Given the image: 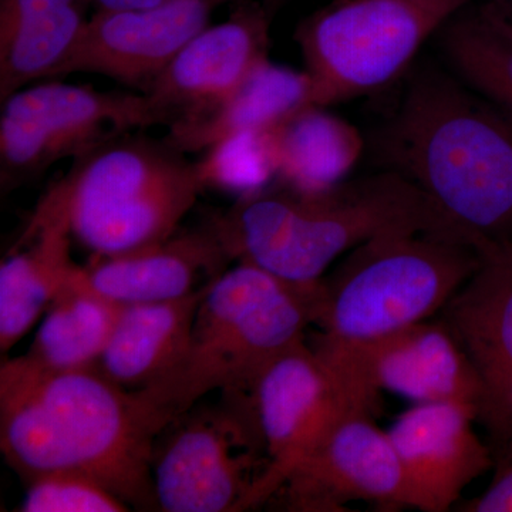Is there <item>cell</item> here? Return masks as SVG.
<instances>
[{"instance_id":"cell-25","label":"cell","mask_w":512,"mask_h":512,"mask_svg":"<svg viewBox=\"0 0 512 512\" xmlns=\"http://www.w3.org/2000/svg\"><path fill=\"white\" fill-rule=\"evenodd\" d=\"M90 5H70L19 26L0 39V101L26 84L52 76L86 23Z\"/></svg>"},{"instance_id":"cell-20","label":"cell","mask_w":512,"mask_h":512,"mask_svg":"<svg viewBox=\"0 0 512 512\" xmlns=\"http://www.w3.org/2000/svg\"><path fill=\"white\" fill-rule=\"evenodd\" d=\"M0 448L25 483L60 470H83L25 356L0 366Z\"/></svg>"},{"instance_id":"cell-9","label":"cell","mask_w":512,"mask_h":512,"mask_svg":"<svg viewBox=\"0 0 512 512\" xmlns=\"http://www.w3.org/2000/svg\"><path fill=\"white\" fill-rule=\"evenodd\" d=\"M228 394L224 406L187 412L168 426L173 430L153 458L158 510H249L259 480L252 444L262 437L249 393Z\"/></svg>"},{"instance_id":"cell-2","label":"cell","mask_w":512,"mask_h":512,"mask_svg":"<svg viewBox=\"0 0 512 512\" xmlns=\"http://www.w3.org/2000/svg\"><path fill=\"white\" fill-rule=\"evenodd\" d=\"M392 170L477 239L512 241V113L440 70L414 74L383 130Z\"/></svg>"},{"instance_id":"cell-11","label":"cell","mask_w":512,"mask_h":512,"mask_svg":"<svg viewBox=\"0 0 512 512\" xmlns=\"http://www.w3.org/2000/svg\"><path fill=\"white\" fill-rule=\"evenodd\" d=\"M373 410L382 392L420 403H457L480 419L484 387L443 319L424 320L372 342L313 346Z\"/></svg>"},{"instance_id":"cell-3","label":"cell","mask_w":512,"mask_h":512,"mask_svg":"<svg viewBox=\"0 0 512 512\" xmlns=\"http://www.w3.org/2000/svg\"><path fill=\"white\" fill-rule=\"evenodd\" d=\"M320 281L296 285L238 262L208 285L177 365L154 386L136 392L163 433L215 390L249 393L271 360L305 340L315 325Z\"/></svg>"},{"instance_id":"cell-27","label":"cell","mask_w":512,"mask_h":512,"mask_svg":"<svg viewBox=\"0 0 512 512\" xmlns=\"http://www.w3.org/2000/svg\"><path fill=\"white\" fill-rule=\"evenodd\" d=\"M22 512H124L130 507L84 470H60L29 481Z\"/></svg>"},{"instance_id":"cell-21","label":"cell","mask_w":512,"mask_h":512,"mask_svg":"<svg viewBox=\"0 0 512 512\" xmlns=\"http://www.w3.org/2000/svg\"><path fill=\"white\" fill-rule=\"evenodd\" d=\"M63 222L25 229L0 265V352L8 353L46 313L76 264Z\"/></svg>"},{"instance_id":"cell-24","label":"cell","mask_w":512,"mask_h":512,"mask_svg":"<svg viewBox=\"0 0 512 512\" xmlns=\"http://www.w3.org/2000/svg\"><path fill=\"white\" fill-rule=\"evenodd\" d=\"M440 49L458 79L512 113V22L494 2L444 23Z\"/></svg>"},{"instance_id":"cell-19","label":"cell","mask_w":512,"mask_h":512,"mask_svg":"<svg viewBox=\"0 0 512 512\" xmlns=\"http://www.w3.org/2000/svg\"><path fill=\"white\" fill-rule=\"evenodd\" d=\"M208 285L175 301L124 306L94 367L130 392L160 382L187 348Z\"/></svg>"},{"instance_id":"cell-16","label":"cell","mask_w":512,"mask_h":512,"mask_svg":"<svg viewBox=\"0 0 512 512\" xmlns=\"http://www.w3.org/2000/svg\"><path fill=\"white\" fill-rule=\"evenodd\" d=\"M474 421L477 416L470 407L420 403L387 430L416 510H450L468 485L495 466L493 448L478 437Z\"/></svg>"},{"instance_id":"cell-12","label":"cell","mask_w":512,"mask_h":512,"mask_svg":"<svg viewBox=\"0 0 512 512\" xmlns=\"http://www.w3.org/2000/svg\"><path fill=\"white\" fill-rule=\"evenodd\" d=\"M372 416L363 407L349 410L296 464L279 490L289 510L336 512L357 500L416 510L396 447Z\"/></svg>"},{"instance_id":"cell-6","label":"cell","mask_w":512,"mask_h":512,"mask_svg":"<svg viewBox=\"0 0 512 512\" xmlns=\"http://www.w3.org/2000/svg\"><path fill=\"white\" fill-rule=\"evenodd\" d=\"M474 0H338L303 20L295 40L313 107L396 80L433 33Z\"/></svg>"},{"instance_id":"cell-30","label":"cell","mask_w":512,"mask_h":512,"mask_svg":"<svg viewBox=\"0 0 512 512\" xmlns=\"http://www.w3.org/2000/svg\"><path fill=\"white\" fill-rule=\"evenodd\" d=\"M167 0H92L97 10H133L154 8Z\"/></svg>"},{"instance_id":"cell-8","label":"cell","mask_w":512,"mask_h":512,"mask_svg":"<svg viewBox=\"0 0 512 512\" xmlns=\"http://www.w3.org/2000/svg\"><path fill=\"white\" fill-rule=\"evenodd\" d=\"M35 367L43 399L83 470L99 478L128 507L158 510L153 458L160 431L137 393L111 382L96 367L69 372Z\"/></svg>"},{"instance_id":"cell-14","label":"cell","mask_w":512,"mask_h":512,"mask_svg":"<svg viewBox=\"0 0 512 512\" xmlns=\"http://www.w3.org/2000/svg\"><path fill=\"white\" fill-rule=\"evenodd\" d=\"M211 0H167L147 9L97 10L52 76L94 73L146 93L210 22Z\"/></svg>"},{"instance_id":"cell-28","label":"cell","mask_w":512,"mask_h":512,"mask_svg":"<svg viewBox=\"0 0 512 512\" xmlns=\"http://www.w3.org/2000/svg\"><path fill=\"white\" fill-rule=\"evenodd\" d=\"M70 5H92V0H0V39L30 20Z\"/></svg>"},{"instance_id":"cell-5","label":"cell","mask_w":512,"mask_h":512,"mask_svg":"<svg viewBox=\"0 0 512 512\" xmlns=\"http://www.w3.org/2000/svg\"><path fill=\"white\" fill-rule=\"evenodd\" d=\"M474 245L433 234L382 235L320 281L313 346L372 342L441 313L480 266Z\"/></svg>"},{"instance_id":"cell-26","label":"cell","mask_w":512,"mask_h":512,"mask_svg":"<svg viewBox=\"0 0 512 512\" xmlns=\"http://www.w3.org/2000/svg\"><path fill=\"white\" fill-rule=\"evenodd\" d=\"M205 187L220 185L244 194L262 190L276 177L269 130L232 138L212 147L198 161Z\"/></svg>"},{"instance_id":"cell-7","label":"cell","mask_w":512,"mask_h":512,"mask_svg":"<svg viewBox=\"0 0 512 512\" xmlns=\"http://www.w3.org/2000/svg\"><path fill=\"white\" fill-rule=\"evenodd\" d=\"M158 124L165 126L164 117L144 93L100 92L57 82L23 87L2 101V194L39 178L63 158Z\"/></svg>"},{"instance_id":"cell-29","label":"cell","mask_w":512,"mask_h":512,"mask_svg":"<svg viewBox=\"0 0 512 512\" xmlns=\"http://www.w3.org/2000/svg\"><path fill=\"white\" fill-rule=\"evenodd\" d=\"M495 474L480 497L468 501L461 511L512 512V454L495 463Z\"/></svg>"},{"instance_id":"cell-23","label":"cell","mask_w":512,"mask_h":512,"mask_svg":"<svg viewBox=\"0 0 512 512\" xmlns=\"http://www.w3.org/2000/svg\"><path fill=\"white\" fill-rule=\"evenodd\" d=\"M123 308L94 291L77 265L47 309L26 359L46 372L96 366Z\"/></svg>"},{"instance_id":"cell-22","label":"cell","mask_w":512,"mask_h":512,"mask_svg":"<svg viewBox=\"0 0 512 512\" xmlns=\"http://www.w3.org/2000/svg\"><path fill=\"white\" fill-rule=\"evenodd\" d=\"M276 177L286 188L322 192L343 183L363 153V138L348 121L305 107L269 128Z\"/></svg>"},{"instance_id":"cell-31","label":"cell","mask_w":512,"mask_h":512,"mask_svg":"<svg viewBox=\"0 0 512 512\" xmlns=\"http://www.w3.org/2000/svg\"><path fill=\"white\" fill-rule=\"evenodd\" d=\"M212 3H214L215 6L221 5V3L228 2V0H211Z\"/></svg>"},{"instance_id":"cell-10","label":"cell","mask_w":512,"mask_h":512,"mask_svg":"<svg viewBox=\"0 0 512 512\" xmlns=\"http://www.w3.org/2000/svg\"><path fill=\"white\" fill-rule=\"evenodd\" d=\"M249 397L268 456L249 508L278 494L296 464L343 414L356 407L375 412L306 340L271 360Z\"/></svg>"},{"instance_id":"cell-17","label":"cell","mask_w":512,"mask_h":512,"mask_svg":"<svg viewBox=\"0 0 512 512\" xmlns=\"http://www.w3.org/2000/svg\"><path fill=\"white\" fill-rule=\"evenodd\" d=\"M229 262L210 225L173 235L160 244L127 254L96 256L82 266L87 284L119 305H141L185 298L215 279ZM211 284V282H210Z\"/></svg>"},{"instance_id":"cell-1","label":"cell","mask_w":512,"mask_h":512,"mask_svg":"<svg viewBox=\"0 0 512 512\" xmlns=\"http://www.w3.org/2000/svg\"><path fill=\"white\" fill-rule=\"evenodd\" d=\"M208 224L229 261L296 285L318 284L338 256L382 235L433 234L480 247L419 185L393 170L313 194L262 188Z\"/></svg>"},{"instance_id":"cell-15","label":"cell","mask_w":512,"mask_h":512,"mask_svg":"<svg viewBox=\"0 0 512 512\" xmlns=\"http://www.w3.org/2000/svg\"><path fill=\"white\" fill-rule=\"evenodd\" d=\"M268 52V10L244 0L225 22L192 37L144 94L171 126L238 92Z\"/></svg>"},{"instance_id":"cell-13","label":"cell","mask_w":512,"mask_h":512,"mask_svg":"<svg viewBox=\"0 0 512 512\" xmlns=\"http://www.w3.org/2000/svg\"><path fill=\"white\" fill-rule=\"evenodd\" d=\"M476 274L441 311L476 366L484 387L481 424L495 463L512 454V241L478 248Z\"/></svg>"},{"instance_id":"cell-18","label":"cell","mask_w":512,"mask_h":512,"mask_svg":"<svg viewBox=\"0 0 512 512\" xmlns=\"http://www.w3.org/2000/svg\"><path fill=\"white\" fill-rule=\"evenodd\" d=\"M311 106L308 74L266 60L228 99L168 126L164 140L184 154L207 153L232 138L278 126Z\"/></svg>"},{"instance_id":"cell-4","label":"cell","mask_w":512,"mask_h":512,"mask_svg":"<svg viewBox=\"0 0 512 512\" xmlns=\"http://www.w3.org/2000/svg\"><path fill=\"white\" fill-rule=\"evenodd\" d=\"M202 188L198 163L164 138L130 131L73 158L26 229L63 222L94 255L127 254L173 237Z\"/></svg>"},{"instance_id":"cell-32","label":"cell","mask_w":512,"mask_h":512,"mask_svg":"<svg viewBox=\"0 0 512 512\" xmlns=\"http://www.w3.org/2000/svg\"><path fill=\"white\" fill-rule=\"evenodd\" d=\"M511 2H512V0H511Z\"/></svg>"}]
</instances>
